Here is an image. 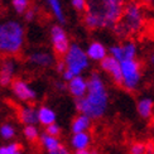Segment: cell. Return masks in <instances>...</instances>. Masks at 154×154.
<instances>
[{"instance_id":"1","label":"cell","mask_w":154,"mask_h":154,"mask_svg":"<svg viewBox=\"0 0 154 154\" xmlns=\"http://www.w3.org/2000/svg\"><path fill=\"white\" fill-rule=\"evenodd\" d=\"M125 0H87L83 24L91 30L114 29L121 18Z\"/></svg>"},{"instance_id":"2","label":"cell","mask_w":154,"mask_h":154,"mask_svg":"<svg viewBox=\"0 0 154 154\" xmlns=\"http://www.w3.org/2000/svg\"><path fill=\"white\" fill-rule=\"evenodd\" d=\"M109 107V92L102 76L92 72L87 79V92L81 99L76 100V109L82 115L91 120L101 119Z\"/></svg>"},{"instance_id":"3","label":"cell","mask_w":154,"mask_h":154,"mask_svg":"<svg viewBox=\"0 0 154 154\" xmlns=\"http://www.w3.org/2000/svg\"><path fill=\"white\" fill-rule=\"evenodd\" d=\"M24 41L25 29L22 23L8 20L0 24V54L11 57L20 53Z\"/></svg>"},{"instance_id":"4","label":"cell","mask_w":154,"mask_h":154,"mask_svg":"<svg viewBox=\"0 0 154 154\" xmlns=\"http://www.w3.org/2000/svg\"><path fill=\"white\" fill-rule=\"evenodd\" d=\"M144 25V11L139 3L130 2L125 4L123 14L119 23L115 25L114 30L119 35L135 34Z\"/></svg>"},{"instance_id":"5","label":"cell","mask_w":154,"mask_h":154,"mask_svg":"<svg viewBox=\"0 0 154 154\" xmlns=\"http://www.w3.org/2000/svg\"><path fill=\"white\" fill-rule=\"evenodd\" d=\"M63 62H65L66 69L69 71L73 76L82 75L90 67V60L80 44L73 43L69 46L68 51L63 56Z\"/></svg>"},{"instance_id":"6","label":"cell","mask_w":154,"mask_h":154,"mask_svg":"<svg viewBox=\"0 0 154 154\" xmlns=\"http://www.w3.org/2000/svg\"><path fill=\"white\" fill-rule=\"evenodd\" d=\"M120 68H121V83L128 91H135L138 86L140 85L142 81V65L140 62L134 58V60H126L120 62Z\"/></svg>"},{"instance_id":"7","label":"cell","mask_w":154,"mask_h":154,"mask_svg":"<svg viewBox=\"0 0 154 154\" xmlns=\"http://www.w3.org/2000/svg\"><path fill=\"white\" fill-rule=\"evenodd\" d=\"M51 43H52V48L57 56H65V53L68 51L71 42H69V37L67 32L61 24H54L51 28Z\"/></svg>"},{"instance_id":"8","label":"cell","mask_w":154,"mask_h":154,"mask_svg":"<svg viewBox=\"0 0 154 154\" xmlns=\"http://www.w3.org/2000/svg\"><path fill=\"white\" fill-rule=\"evenodd\" d=\"M109 54L114 57L119 62H123L126 60H134L137 58L138 54V46L133 41H125L120 44H114L110 48H107Z\"/></svg>"},{"instance_id":"9","label":"cell","mask_w":154,"mask_h":154,"mask_svg":"<svg viewBox=\"0 0 154 154\" xmlns=\"http://www.w3.org/2000/svg\"><path fill=\"white\" fill-rule=\"evenodd\" d=\"M11 90L17 97L22 101L30 102V101H34L37 99V92L23 80H19V79L13 80L11 81Z\"/></svg>"},{"instance_id":"10","label":"cell","mask_w":154,"mask_h":154,"mask_svg":"<svg viewBox=\"0 0 154 154\" xmlns=\"http://www.w3.org/2000/svg\"><path fill=\"white\" fill-rule=\"evenodd\" d=\"M100 67L105 73H107L111 77V80L116 83H121V68H120V62L115 60L114 57L107 54L104 60L100 62Z\"/></svg>"},{"instance_id":"11","label":"cell","mask_w":154,"mask_h":154,"mask_svg":"<svg viewBox=\"0 0 154 154\" xmlns=\"http://www.w3.org/2000/svg\"><path fill=\"white\" fill-rule=\"evenodd\" d=\"M85 52H86V54L88 57L90 62L94 61V62H99V63L109 54L107 47L102 42H100V41L90 42L87 48L85 49Z\"/></svg>"},{"instance_id":"12","label":"cell","mask_w":154,"mask_h":154,"mask_svg":"<svg viewBox=\"0 0 154 154\" xmlns=\"http://www.w3.org/2000/svg\"><path fill=\"white\" fill-rule=\"evenodd\" d=\"M67 90L75 97V100L83 97L87 92V79L82 75L75 76L71 81L67 82Z\"/></svg>"},{"instance_id":"13","label":"cell","mask_w":154,"mask_h":154,"mask_svg":"<svg viewBox=\"0 0 154 154\" xmlns=\"http://www.w3.org/2000/svg\"><path fill=\"white\" fill-rule=\"evenodd\" d=\"M28 61L37 67L47 68L54 65V57L52 53L47 52V51H35V52L30 53L28 57Z\"/></svg>"},{"instance_id":"14","label":"cell","mask_w":154,"mask_h":154,"mask_svg":"<svg viewBox=\"0 0 154 154\" xmlns=\"http://www.w3.org/2000/svg\"><path fill=\"white\" fill-rule=\"evenodd\" d=\"M15 65L10 57H6L0 65V86H8L13 81V75H14Z\"/></svg>"},{"instance_id":"15","label":"cell","mask_w":154,"mask_h":154,"mask_svg":"<svg viewBox=\"0 0 154 154\" xmlns=\"http://www.w3.org/2000/svg\"><path fill=\"white\" fill-rule=\"evenodd\" d=\"M91 142H92V139H91V135H90L88 131L76 133L71 138V146L75 149V152L88 149L90 145H91Z\"/></svg>"},{"instance_id":"16","label":"cell","mask_w":154,"mask_h":154,"mask_svg":"<svg viewBox=\"0 0 154 154\" xmlns=\"http://www.w3.org/2000/svg\"><path fill=\"white\" fill-rule=\"evenodd\" d=\"M18 116L20 123L24 125H35L38 123V116H37V109L33 106H24L22 107L18 112Z\"/></svg>"},{"instance_id":"17","label":"cell","mask_w":154,"mask_h":154,"mask_svg":"<svg viewBox=\"0 0 154 154\" xmlns=\"http://www.w3.org/2000/svg\"><path fill=\"white\" fill-rule=\"evenodd\" d=\"M137 111L142 119H150L154 111V101L150 97H143L138 101Z\"/></svg>"},{"instance_id":"18","label":"cell","mask_w":154,"mask_h":154,"mask_svg":"<svg viewBox=\"0 0 154 154\" xmlns=\"http://www.w3.org/2000/svg\"><path fill=\"white\" fill-rule=\"evenodd\" d=\"M91 119L86 115L79 114L77 116H75V119L72 120L71 123V130L73 134L76 133H85L88 131V129L91 128Z\"/></svg>"},{"instance_id":"19","label":"cell","mask_w":154,"mask_h":154,"mask_svg":"<svg viewBox=\"0 0 154 154\" xmlns=\"http://www.w3.org/2000/svg\"><path fill=\"white\" fill-rule=\"evenodd\" d=\"M47 6L49 8L52 15L54 17V19L60 24H65L66 23V14H65V9L62 6V2L61 0H46Z\"/></svg>"},{"instance_id":"20","label":"cell","mask_w":154,"mask_h":154,"mask_svg":"<svg viewBox=\"0 0 154 154\" xmlns=\"http://www.w3.org/2000/svg\"><path fill=\"white\" fill-rule=\"evenodd\" d=\"M37 116H38V123L44 125V126H48L51 124L56 123V119H57L56 112L48 106H41L38 109Z\"/></svg>"},{"instance_id":"21","label":"cell","mask_w":154,"mask_h":154,"mask_svg":"<svg viewBox=\"0 0 154 154\" xmlns=\"http://www.w3.org/2000/svg\"><path fill=\"white\" fill-rule=\"evenodd\" d=\"M39 140H41V145L47 150V153L53 152L54 149H57L62 144L61 140L57 137H51L46 133H43L42 135L39 137Z\"/></svg>"},{"instance_id":"22","label":"cell","mask_w":154,"mask_h":154,"mask_svg":"<svg viewBox=\"0 0 154 154\" xmlns=\"http://www.w3.org/2000/svg\"><path fill=\"white\" fill-rule=\"evenodd\" d=\"M23 133H24V137L28 142H37L41 137V134L38 131L35 125H25Z\"/></svg>"},{"instance_id":"23","label":"cell","mask_w":154,"mask_h":154,"mask_svg":"<svg viewBox=\"0 0 154 154\" xmlns=\"http://www.w3.org/2000/svg\"><path fill=\"white\" fill-rule=\"evenodd\" d=\"M11 5L18 14H24L30 8V0H11Z\"/></svg>"},{"instance_id":"24","label":"cell","mask_w":154,"mask_h":154,"mask_svg":"<svg viewBox=\"0 0 154 154\" xmlns=\"http://www.w3.org/2000/svg\"><path fill=\"white\" fill-rule=\"evenodd\" d=\"M0 134L4 139H11L15 135V129L10 124H3L0 128Z\"/></svg>"},{"instance_id":"25","label":"cell","mask_w":154,"mask_h":154,"mask_svg":"<svg viewBox=\"0 0 154 154\" xmlns=\"http://www.w3.org/2000/svg\"><path fill=\"white\" fill-rule=\"evenodd\" d=\"M20 149H22L20 144L11 143L9 145H6V146H2V148H0V154H17L19 152H22Z\"/></svg>"},{"instance_id":"26","label":"cell","mask_w":154,"mask_h":154,"mask_svg":"<svg viewBox=\"0 0 154 154\" xmlns=\"http://www.w3.org/2000/svg\"><path fill=\"white\" fill-rule=\"evenodd\" d=\"M146 152H148L146 144L142 142H135L130 146V154H146Z\"/></svg>"},{"instance_id":"27","label":"cell","mask_w":154,"mask_h":154,"mask_svg":"<svg viewBox=\"0 0 154 154\" xmlns=\"http://www.w3.org/2000/svg\"><path fill=\"white\" fill-rule=\"evenodd\" d=\"M71 2L72 8L79 13H85L87 6V0H69Z\"/></svg>"},{"instance_id":"28","label":"cell","mask_w":154,"mask_h":154,"mask_svg":"<svg viewBox=\"0 0 154 154\" xmlns=\"http://www.w3.org/2000/svg\"><path fill=\"white\" fill-rule=\"evenodd\" d=\"M46 134H48V135H51V137L58 138V135L61 134V126L58 124H56V123L51 124V125L46 126Z\"/></svg>"},{"instance_id":"29","label":"cell","mask_w":154,"mask_h":154,"mask_svg":"<svg viewBox=\"0 0 154 154\" xmlns=\"http://www.w3.org/2000/svg\"><path fill=\"white\" fill-rule=\"evenodd\" d=\"M35 17H37L35 8H29V9L25 10V13H24V19L27 22H33L34 19H35Z\"/></svg>"},{"instance_id":"30","label":"cell","mask_w":154,"mask_h":154,"mask_svg":"<svg viewBox=\"0 0 154 154\" xmlns=\"http://www.w3.org/2000/svg\"><path fill=\"white\" fill-rule=\"evenodd\" d=\"M48 154H71V152H69V149L67 148V146H65L63 144H61L58 148L54 149L53 152H51Z\"/></svg>"},{"instance_id":"31","label":"cell","mask_w":154,"mask_h":154,"mask_svg":"<svg viewBox=\"0 0 154 154\" xmlns=\"http://www.w3.org/2000/svg\"><path fill=\"white\" fill-rule=\"evenodd\" d=\"M73 77H75V76H73L71 72H69V71H67V69H65V71L62 72V79H63V81H66V82L71 81Z\"/></svg>"},{"instance_id":"32","label":"cell","mask_w":154,"mask_h":154,"mask_svg":"<svg viewBox=\"0 0 154 154\" xmlns=\"http://www.w3.org/2000/svg\"><path fill=\"white\" fill-rule=\"evenodd\" d=\"M65 69H66V66H65V62H63V61H58L56 63V71L58 73L62 75V72L65 71Z\"/></svg>"},{"instance_id":"33","label":"cell","mask_w":154,"mask_h":154,"mask_svg":"<svg viewBox=\"0 0 154 154\" xmlns=\"http://www.w3.org/2000/svg\"><path fill=\"white\" fill-rule=\"evenodd\" d=\"M56 88L57 90H60V91H65V90L67 88V85H65V82H61V81H58V82H56Z\"/></svg>"},{"instance_id":"34","label":"cell","mask_w":154,"mask_h":154,"mask_svg":"<svg viewBox=\"0 0 154 154\" xmlns=\"http://www.w3.org/2000/svg\"><path fill=\"white\" fill-rule=\"evenodd\" d=\"M75 154H97V153L88 148V149H83V150H77V152H75Z\"/></svg>"},{"instance_id":"35","label":"cell","mask_w":154,"mask_h":154,"mask_svg":"<svg viewBox=\"0 0 154 154\" xmlns=\"http://www.w3.org/2000/svg\"><path fill=\"white\" fill-rule=\"evenodd\" d=\"M150 62H152V65H154V51H153L152 54H150Z\"/></svg>"},{"instance_id":"36","label":"cell","mask_w":154,"mask_h":154,"mask_svg":"<svg viewBox=\"0 0 154 154\" xmlns=\"http://www.w3.org/2000/svg\"><path fill=\"white\" fill-rule=\"evenodd\" d=\"M142 2H143V3H145V4H148V3H152L153 0H142Z\"/></svg>"},{"instance_id":"37","label":"cell","mask_w":154,"mask_h":154,"mask_svg":"<svg viewBox=\"0 0 154 154\" xmlns=\"http://www.w3.org/2000/svg\"><path fill=\"white\" fill-rule=\"evenodd\" d=\"M146 153H148V154H154V148H152L149 152H146Z\"/></svg>"},{"instance_id":"38","label":"cell","mask_w":154,"mask_h":154,"mask_svg":"<svg viewBox=\"0 0 154 154\" xmlns=\"http://www.w3.org/2000/svg\"><path fill=\"white\" fill-rule=\"evenodd\" d=\"M153 130H154V121H153Z\"/></svg>"},{"instance_id":"39","label":"cell","mask_w":154,"mask_h":154,"mask_svg":"<svg viewBox=\"0 0 154 154\" xmlns=\"http://www.w3.org/2000/svg\"><path fill=\"white\" fill-rule=\"evenodd\" d=\"M17 154H22V152H19V153H17Z\"/></svg>"}]
</instances>
